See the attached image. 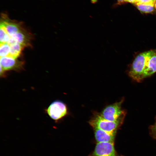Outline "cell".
I'll list each match as a JSON object with an SVG mask.
<instances>
[{
	"mask_svg": "<svg viewBox=\"0 0 156 156\" xmlns=\"http://www.w3.org/2000/svg\"><path fill=\"white\" fill-rule=\"evenodd\" d=\"M10 38L4 26L0 25V44L8 43Z\"/></svg>",
	"mask_w": 156,
	"mask_h": 156,
	"instance_id": "12",
	"label": "cell"
},
{
	"mask_svg": "<svg viewBox=\"0 0 156 156\" xmlns=\"http://www.w3.org/2000/svg\"><path fill=\"white\" fill-rule=\"evenodd\" d=\"M127 2H129L134 4L136 3V0H126Z\"/></svg>",
	"mask_w": 156,
	"mask_h": 156,
	"instance_id": "17",
	"label": "cell"
},
{
	"mask_svg": "<svg viewBox=\"0 0 156 156\" xmlns=\"http://www.w3.org/2000/svg\"><path fill=\"white\" fill-rule=\"evenodd\" d=\"M137 8L142 13L153 14L156 12L153 4H147L139 3L134 4Z\"/></svg>",
	"mask_w": 156,
	"mask_h": 156,
	"instance_id": "10",
	"label": "cell"
},
{
	"mask_svg": "<svg viewBox=\"0 0 156 156\" xmlns=\"http://www.w3.org/2000/svg\"><path fill=\"white\" fill-rule=\"evenodd\" d=\"M10 50V46L8 43L0 44V57L9 56Z\"/></svg>",
	"mask_w": 156,
	"mask_h": 156,
	"instance_id": "13",
	"label": "cell"
},
{
	"mask_svg": "<svg viewBox=\"0 0 156 156\" xmlns=\"http://www.w3.org/2000/svg\"><path fill=\"white\" fill-rule=\"evenodd\" d=\"M156 72V49L137 55L133 61L128 72L130 77L141 81Z\"/></svg>",
	"mask_w": 156,
	"mask_h": 156,
	"instance_id": "1",
	"label": "cell"
},
{
	"mask_svg": "<svg viewBox=\"0 0 156 156\" xmlns=\"http://www.w3.org/2000/svg\"><path fill=\"white\" fill-rule=\"evenodd\" d=\"M0 22V25L4 27L10 37L13 36L24 28L21 22L10 19L5 13L2 14Z\"/></svg>",
	"mask_w": 156,
	"mask_h": 156,
	"instance_id": "6",
	"label": "cell"
},
{
	"mask_svg": "<svg viewBox=\"0 0 156 156\" xmlns=\"http://www.w3.org/2000/svg\"><path fill=\"white\" fill-rule=\"evenodd\" d=\"M44 111L49 116L56 122L62 119L68 114L66 105L59 100L53 102Z\"/></svg>",
	"mask_w": 156,
	"mask_h": 156,
	"instance_id": "4",
	"label": "cell"
},
{
	"mask_svg": "<svg viewBox=\"0 0 156 156\" xmlns=\"http://www.w3.org/2000/svg\"><path fill=\"white\" fill-rule=\"evenodd\" d=\"M153 0L155 3L156 1V0Z\"/></svg>",
	"mask_w": 156,
	"mask_h": 156,
	"instance_id": "20",
	"label": "cell"
},
{
	"mask_svg": "<svg viewBox=\"0 0 156 156\" xmlns=\"http://www.w3.org/2000/svg\"><path fill=\"white\" fill-rule=\"evenodd\" d=\"M94 129L95 138L98 143H114L116 132H109L98 129Z\"/></svg>",
	"mask_w": 156,
	"mask_h": 156,
	"instance_id": "9",
	"label": "cell"
},
{
	"mask_svg": "<svg viewBox=\"0 0 156 156\" xmlns=\"http://www.w3.org/2000/svg\"><path fill=\"white\" fill-rule=\"evenodd\" d=\"M154 7L156 12V1L155 2L154 4Z\"/></svg>",
	"mask_w": 156,
	"mask_h": 156,
	"instance_id": "18",
	"label": "cell"
},
{
	"mask_svg": "<svg viewBox=\"0 0 156 156\" xmlns=\"http://www.w3.org/2000/svg\"><path fill=\"white\" fill-rule=\"evenodd\" d=\"M10 46V50L9 56L15 59H17L20 56L25 47L16 42L11 44Z\"/></svg>",
	"mask_w": 156,
	"mask_h": 156,
	"instance_id": "11",
	"label": "cell"
},
{
	"mask_svg": "<svg viewBox=\"0 0 156 156\" xmlns=\"http://www.w3.org/2000/svg\"><path fill=\"white\" fill-rule=\"evenodd\" d=\"M149 131L150 135L156 139V122L154 125L150 126Z\"/></svg>",
	"mask_w": 156,
	"mask_h": 156,
	"instance_id": "14",
	"label": "cell"
},
{
	"mask_svg": "<svg viewBox=\"0 0 156 156\" xmlns=\"http://www.w3.org/2000/svg\"><path fill=\"white\" fill-rule=\"evenodd\" d=\"M142 0H136V3H138L140 2Z\"/></svg>",
	"mask_w": 156,
	"mask_h": 156,
	"instance_id": "19",
	"label": "cell"
},
{
	"mask_svg": "<svg viewBox=\"0 0 156 156\" xmlns=\"http://www.w3.org/2000/svg\"><path fill=\"white\" fill-rule=\"evenodd\" d=\"M117 1L118 5H121L127 2L126 0H117Z\"/></svg>",
	"mask_w": 156,
	"mask_h": 156,
	"instance_id": "16",
	"label": "cell"
},
{
	"mask_svg": "<svg viewBox=\"0 0 156 156\" xmlns=\"http://www.w3.org/2000/svg\"><path fill=\"white\" fill-rule=\"evenodd\" d=\"M23 62L10 56L0 57V67L5 72L19 71L23 69Z\"/></svg>",
	"mask_w": 156,
	"mask_h": 156,
	"instance_id": "7",
	"label": "cell"
},
{
	"mask_svg": "<svg viewBox=\"0 0 156 156\" xmlns=\"http://www.w3.org/2000/svg\"><path fill=\"white\" fill-rule=\"evenodd\" d=\"M88 156H120L116 151L114 143H97L93 152Z\"/></svg>",
	"mask_w": 156,
	"mask_h": 156,
	"instance_id": "5",
	"label": "cell"
},
{
	"mask_svg": "<svg viewBox=\"0 0 156 156\" xmlns=\"http://www.w3.org/2000/svg\"><path fill=\"white\" fill-rule=\"evenodd\" d=\"M122 100L119 102L109 105L105 107L100 114L104 119L111 121L123 120L125 112L121 109Z\"/></svg>",
	"mask_w": 156,
	"mask_h": 156,
	"instance_id": "3",
	"label": "cell"
},
{
	"mask_svg": "<svg viewBox=\"0 0 156 156\" xmlns=\"http://www.w3.org/2000/svg\"><path fill=\"white\" fill-rule=\"evenodd\" d=\"M123 120L110 121L104 119L100 114H96L89 123L93 129H98L108 132H116Z\"/></svg>",
	"mask_w": 156,
	"mask_h": 156,
	"instance_id": "2",
	"label": "cell"
},
{
	"mask_svg": "<svg viewBox=\"0 0 156 156\" xmlns=\"http://www.w3.org/2000/svg\"><path fill=\"white\" fill-rule=\"evenodd\" d=\"M31 38L30 33L23 28L13 36L10 37L9 42L10 44L18 43L25 47L31 46Z\"/></svg>",
	"mask_w": 156,
	"mask_h": 156,
	"instance_id": "8",
	"label": "cell"
},
{
	"mask_svg": "<svg viewBox=\"0 0 156 156\" xmlns=\"http://www.w3.org/2000/svg\"><path fill=\"white\" fill-rule=\"evenodd\" d=\"M138 3L144 4L153 5H154L155 3L153 0H142Z\"/></svg>",
	"mask_w": 156,
	"mask_h": 156,
	"instance_id": "15",
	"label": "cell"
}]
</instances>
